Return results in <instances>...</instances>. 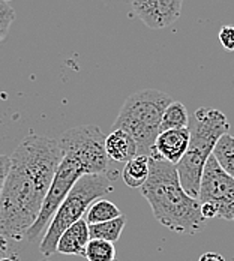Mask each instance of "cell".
Wrapping results in <instances>:
<instances>
[{
	"label": "cell",
	"mask_w": 234,
	"mask_h": 261,
	"mask_svg": "<svg viewBox=\"0 0 234 261\" xmlns=\"http://www.w3.org/2000/svg\"><path fill=\"white\" fill-rule=\"evenodd\" d=\"M105 153L113 164H126L138 155L137 144L128 132L113 129L105 137Z\"/></svg>",
	"instance_id": "11"
},
{
	"label": "cell",
	"mask_w": 234,
	"mask_h": 261,
	"mask_svg": "<svg viewBox=\"0 0 234 261\" xmlns=\"http://www.w3.org/2000/svg\"><path fill=\"white\" fill-rule=\"evenodd\" d=\"M9 159V171L0 194V234L21 242L42 210L62 149L56 138L32 134Z\"/></svg>",
	"instance_id": "1"
},
{
	"label": "cell",
	"mask_w": 234,
	"mask_h": 261,
	"mask_svg": "<svg viewBox=\"0 0 234 261\" xmlns=\"http://www.w3.org/2000/svg\"><path fill=\"white\" fill-rule=\"evenodd\" d=\"M39 261H53V260H48V258H42V260H39Z\"/></svg>",
	"instance_id": "25"
},
{
	"label": "cell",
	"mask_w": 234,
	"mask_h": 261,
	"mask_svg": "<svg viewBox=\"0 0 234 261\" xmlns=\"http://www.w3.org/2000/svg\"><path fill=\"white\" fill-rule=\"evenodd\" d=\"M150 158V174L140 191L150 204L156 221L177 234H195L206 221L201 204L183 189L177 167L161 158Z\"/></svg>",
	"instance_id": "3"
},
{
	"label": "cell",
	"mask_w": 234,
	"mask_h": 261,
	"mask_svg": "<svg viewBox=\"0 0 234 261\" xmlns=\"http://www.w3.org/2000/svg\"><path fill=\"white\" fill-rule=\"evenodd\" d=\"M11 255H17V254L12 252V246L9 245V239H6L5 236L0 234V258L11 257Z\"/></svg>",
	"instance_id": "22"
},
{
	"label": "cell",
	"mask_w": 234,
	"mask_h": 261,
	"mask_svg": "<svg viewBox=\"0 0 234 261\" xmlns=\"http://www.w3.org/2000/svg\"><path fill=\"white\" fill-rule=\"evenodd\" d=\"M200 204H201V209H200L201 210V216H203L204 221L218 218V210L212 203H200Z\"/></svg>",
	"instance_id": "21"
},
{
	"label": "cell",
	"mask_w": 234,
	"mask_h": 261,
	"mask_svg": "<svg viewBox=\"0 0 234 261\" xmlns=\"http://www.w3.org/2000/svg\"><path fill=\"white\" fill-rule=\"evenodd\" d=\"M57 141L62 149V159L42 210L36 222L27 231V242L36 240L44 230H47L56 210L78 179L86 174H105L113 182L120 173L111 167V161L105 153V134L95 125L65 130Z\"/></svg>",
	"instance_id": "2"
},
{
	"label": "cell",
	"mask_w": 234,
	"mask_h": 261,
	"mask_svg": "<svg viewBox=\"0 0 234 261\" xmlns=\"http://www.w3.org/2000/svg\"><path fill=\"white\" fill-rule=\"evenodd\" d=\"M125 225H126V218L123 215L116 218V219L107 221V222L92 224V225H89L90 239H99V240H107V242L116 243L120 239V234H122Z\"/></svg>",
	"instance_id": "14"
},
{
	"label": "cell",
	"mask_w": 234,
	"mask_h": 261,
	"mask_svg": "<svg viewBox=\"0 0 234 261\" xmlns=\"http://www.w3.org/2000/svg\"><path fill=\"white\" fill-rule=\"evenodd\" d=\"M114 191L113 182L105 174H86L72 186L59 209L56 210L50 225L39 245L41 254L48 258L57 249V242L66 228L83 219L89 207Z\"/></svg>",
	"instance_id": "6"
},
{
	"label": "cell",
	"mask_w": 234,
	"mask_h": 261,
	"mask_svg": "<svg viewBox=\"0 0 234 261\" xmlns=\"http://www.w3.org/2000/svg\"><path fill=\"white\" fill-rule=\"evenodd\" d=\"M215 159L218 161L219 167L230 174L234 179V137L230 134H225L219 138L216 143L213 153Z\"/></svg>",
	"instance_id": "15"
},
{
	"label": "cell",
	"mask_w": 234,
	"mask_h": 261,
	"mask_svg": "<svg viewBox=\"0 0 234 261\" xmlns=\"http://www.w3.org/2000/svg\"><path fill=\"white\" fill-rule=\"evenodd\" d=\"M197 200L212 203L218 210V218L234 222V179L219 167L213 155L204 165Z\"/></svg>",
	"instance_id": "7"
},
{
	"label": "cell",
	"mask_w": 234,
	"mask_h": 261,
	"mask_svg": "<svg viewBox=\"0 0 234 261\" xmlns=\"http://www.w3.org/2000/svg\"><path fill=\"white\" fill-rule=\"evenodd\" d=\"M189 138H191L189 128L164 130L158 135L155 144L152 147L150 156L161 158L164 161H168L177 165L188 150Z\"/></svg>",
	"instance_id": "9"
},
{
	"label": "cell",
	"mask_w": 234,
	"mask_h": 261,
	"mask_svg": "<svg viewBox=\"0 0 234 261\" xmlns=\"http://www.w3.org/2000/svg\"><path fill=\"white\" fill-rule=\"evenodd\" d=\"M14 20H15L14 8L9 3L0 0V42L6 38V35H8L9 29L12 26Z\"/></svg>",
	"instance_id": "18"
},
{
	"label": "cell",
	"mask_w": 234,
	"mask_h": 261,
	"mask_svg": "<svg viewBox=\"0 0 234 261\" xmlns=\"http://www.w3.org/2000/svg\"><path fill=\"white\" fill-rule=\"evenodd\" d=\"M198 261H225V257H222L219 252H204Z\"/></svg>",
	"instance_id": "23"
},
{
	"label": "cell",
	"mask_w": 234,
	"mask_h": 261,
	"mask_svg": "<svg viewBox=\"0 0 234 261\" xmlns=\"http://www.w3.org/2000/svg\"><path fill=\"white\" fill-rule=\"evenodd\" d=\"M230 130L227 116L216 110L201 107L194 113V125L189 128V146L176 165L183 189L194 198L198 197L204 165L212 156L219 138Z\"/></svg>",
	"instance_id": "4"
},
{
	"label": "cell",
	"mask_w": 234,
	"mask_h": 261,
	"mask_svg": "<svg viewBox=\"0 0 234 261\" xmlns=\"http://www.w3.org/2000/svg\"><path fill=\"white\" fill-rule=\"evenodd\" d=\"M0 261H18V257H17V255H11V257L0 258Z\"/></svg>",
	"instance_id": "24"
},
{
	"label": "cell",
	"mask_w": 234,
	"mask_h": 261,
	"mask_svg": "<svg viewBox=\"0 0 234 261\" xmlns=\"http://www.w3.org/2000/svg\"><path fill=\"white\" fill-rule=\"evenodd\" d=\"M132 11L149 29H165L182 14L183 0H131Z\"/></svg>",
	"instance_id": "8"
},
{
	"label": "cell",
	"mask_w": 234,
	"mask_h": 261,
	"mask_svg": "<svg viewBox=\"0 0 234 261\" xmlns=\"http://www.w3.org/2000/svg\"><path fill=\"white\" fill-rule=\"evenodd\" d=\"M90 242V233H89V224L83 218L72 224L69 228L63 231L57 242L56 252L63 255H81L84 257L87 243Z\"/></svg>",
	"instance_id": "10"
},
{
	"label": "cell",
	"mask_w": 234,
	"mask_h": 261,
	"mask_svg": "<svg viewBox=\"0 0 234 261\" xmlns=\"http://www.w3.org/2000/svg\"><path fill=\"white\" fill-rule=\"evenodd\" d=\"M3 2H6V3H9V2H11V0H3Z\"/></svg>",
	"instance_id": "26"
},
{
	"label": "cell",
	"mask_w": 234,
	"mask_h": 261,
	"mask_svg": "<svg viewBox=\"0 0 234 261\" xmlns=\"http://www.w3.org/2000/svg\"><path fill=\"white\" fill-rule=\"evenodd\" d=\"M150 174V158L146 155H137L128 161L122 170V179L126 186L140 189L147 182Z\"/></svg>",
	"instance_id": "12"
},
{
	"label": "cell",
	"mask_w": 234,
	"mask_h": 261,
	"mask_svg": "<svg viewBox=\"0 0 234 261\" xmlns=\"http://www.w3.org/2000/svg\"><path fill=\"white\" fill-rule=\"evenodd\" d=\"M119 216H122V213L114 203L108 200H98L87 210L86 221L89 225H92V224H101V222L116 219Z\"/></svg>",
	"instance_id": "16"
},
{
	"label": "cell",
	"mask_w": 234,
	"mask_h": 261,
	"mask_svg": "<svg viewBox=\"0 0 234 261\" xmlns=\"http://www.w3.org/2000/svg\"><path fill=\"white\" fill-rule=\"evenodd\" d=\"M188 128H189V113L186 107L179 101H173L164 111L162 122H161V132L171 129H188Z\"/></svg>",
	"instance_id": "13"
},
{
	"label": "cell",
	"mask_w": 234,
	"mask_h": 261,
	"mask_svg": "<svg viewBox=\"0 0 234 261\" xmlns=\"http://www.w3.org/2000/svg\"><path fill=\"white\" fill-rule=\"evenodd\" d=\"M9 165H11V159L6 155H0V194L3 189V185L6 180L8 171H9Z\"/></svg>",
	"instance_id": "20"
},
{
	"label": "cell",
	"mask_w": 234,
	"mask_h": 261,
	"mask_svg": "<svg viewBox=\"0 0 234 261\" xmlns=\"http://www.w3.org/2000/svg\"><path fill=\"white\" fill-rule=\"evenodd\" d=\"M84 258L87 261H117L116 246L107 240L90 239L84 252Z\"/></svg>",
	"instance_id": "17"
},
{
	"label": "cell",
	"mask_w": 234,
	"mask_h": 261,
	"mask_svg": "<svg viewBox=\"0 0 234 261\" xmlns=\"http://www.w3.org/2000/svg\"><path fill=\"white\" fill-rule=\"evenodd\" d=\"M219 42L225 50L234 51V26L221 27V30H219Z\"/></svg>",
	"instance_id": "19"
},
{
	"label": "cell",
	"mask_w": 234,
	"mask_h": 261,
	"mask_svg": "<svg viewBox=\"0 0 234 261\" xmlns=\"http://www.w3.org/2000/svg\"><path fill=\"white\" fill-rule=\"evenodd\" d=\"M173 102V98L158 89L135 92L122 105L113 129L128 132L137 144L138 155L150 156L152 147L161 134L164 111Z\"/></svg>",
	"instance_id": "5"
}]
</instances>
